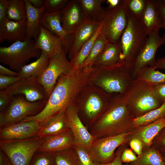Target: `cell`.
Returning <instances> with one entry per match:
<instances>
[{"label": "cell", "mask_w": 165, "mask_h": 165, "mask_svg": "<svg viewBox=\"0 0 165 165\" xmlns=\"http://www.w3.org/2000/svg\"><path fill=\"white\" fill-rule=\"evenodd\" d=\"M29 165H56L54 154L45 152L35 153Z\"/></svg>", "instance_id": "74e56055"}, {"label": "cell", "mask_w": 165, "mask_h": 165, "mask_svg": "<svg viewBox=\"0 0 165 165\" xmlns=\"http://www.w3.org/2000/svg\"><path fill=\"white\" fill-rule=\"evenodd\" d=\"M35 41L36 48L49 58L64 49L60 38L41 24L39 33Z\"/></svg>", "instance_id": "ffe728a7"}, {"label": "cell", "mask_w": 165, "mask_h": 165, "mask_svg": "<svg viewBox=\"0 0 165 165\" xmlns=\"http://www.w3.org/2000/svg\"><path fill=\"white\" fill-rule=\"evenodd\" d=\"M152 147L159 151L165 148V127L159 133L154 140Z\"/></svg>", "instance_id": "ee69618b"}, {"label": "cell", "mask_w": 165, "mask_h": 165, "mask_svg": "<svg viewBox=\"0 0 165 165\" xmlns=\"http://www.w3.org/2000/svg\"><path fill=\"white\" fill-rule=\"evenodd\" d=\"M26 38V20L14 21L7 19L0 26V43L5 40L14 42Z\"/></svg>", "instance_id": "7402d4cb"}, {"label": "cell", "mask_w": 165, "mask_h": 165, "mask_svg": "<svg viewBox=\"0 0 165 165\" xmlns=\"http://www.w3.org/2000/svg\"><path fill=\"white\" fill-rule=\"evenodd\" d=\"M132 131L96 138L88 150L94 161L102 163L112 161L115 156V150L127 141Z\"/></svg>", "instance_id": "30bf717a"}, {"label": "cell", "mask_w": 165, "mask_h": 165, "mask_svg": "<svg viewBox=\"0 0 165 165\" xmlns=\"http://www.w3.org/2000/svg\"><path fill=\"white\" fill-rule=\"evenodd\" d=\"M135 118L120 94L113 96L90 133L96 138L132 131Z\"/></svg>", "instance_id": "7a4b0ae2"}, {"label": "cell", "mask_w": 165, "mask_h": 165, "mask_svg": "<svg viewBox=\"0 0 165 165\" xmlns=\"http://www.w3.org/2000/svg\"><path fill=\"white\" fill-rule=\"evenodd\" d=\"M123 147L118 149L114 159L111 162L107 163H102L95 162V165H122V161L121 159L122 153L124 150Z\"/></svg>", "instance_id": "681fc988"}, {"label": "cell", "mask_w": 165, "mask_h": 165, "mask_svg": "<svg viewBox=\"0 0 165 165\" xmlns=\"http://www.w3.org/2000/svg\"><path fill=\"white\" fill-rule=\"evenodd\" d=\"M155 2L161 20V28L165 30V0H155Z\"/></svg>", "instance_id": "c3c4849f"}, {"label": "cell", "mask_w": 165, "mask_h": 165, "mask_svg": "<svg viewBox=\"0 0 165 165\" xmlns=\"http://www.w3.org/2000/svg\"><path fill=\"white\" fill-rule=\"evenodd\" d=\"M101 23L94 35L81 47L75 57L70 61L74 69L82 68L84 63L88 55L95 40L101 34Z\"/></svg>", "instance_id": "d6a6232c"}, {"label": "cell", "mask_w": 165, "mask_h": 165, "mask_svg": "<svg viewBox=\"0 0 165 165\" xmlns=\"http://www.w3.org/2000/svg\"><path fill=\"white\" fill-rule=\"evenodd\" d=\"M108 41L102 34L97 38L85 60L82 68L94 67L96 61L103 52Z\"/></svg>", "instance_id": "4dcf8cb0"}, {"label": "cell", "mask_w": 165, "mask_h": 165, "mask_svg": "<svg viewBox=\"0 0 165 165\" xmlns=\"http://www.w3.org/2000/svg\"><path fill=\"white\" fill-rule=\"evenodd\" d=\"M133 79L131 64L120 62L110 66L94 67L90 82L108 93L122 94Z\"/></svg>", "instance_id": "3957f363"}, {"label": "cell", "mask_w": 165, "mask_h": 165, "mask_svg": "<svg viewBox=\"0 0 165 165\" xmlns=\"http://www.w3.org/2000/svg\"><path fill=\"white\" fill-rule=\"evenodd\" d=\"M24 0L26 10V38L35 40L40 32V20L45 8L44 6L36 8L28 0Z\"/></svg>", "instance_id": "484cf974"}, {"label": "cell", "mask_w": 165, "mask_h": 165, "mask_svg": "<svg viewBox=\"0 0 165 165\" xmlns=\"http://www.w3.org/2000/svg\"><path fill=\"white\" fill-rule=\"evenodd\" d=\"M8 0H0V26L7 19Z\"/></svg>", "instance_id": "7dc6e473"}, {"label": "cell", "mask_w": 165, "mask_h": 165, "mask_svg": "<svg viewBox=\"0 0 165 165\" xmlns=\"http://www.w3.org/2000/svg\"><path fill=\"white\" fill-rule=\"evenodd\" d=\"M127 0H122L117 7L106 9L101 22V33L109 42L118 43L127 23Z\"/></svg>", "instance_id": "9c48e42d"}, {"label": "cell", "mask_w": 165, "mask_h": 165, "mask_svg": "<svg viewBox=\"0 0 165 165\" xmlns=\"http://www.w3.org/2000/svg\"><path fill=\"white\" fill-rule=\"evenodd\" d=\"M160 151L162 155L165 156V148L160 149Z\"/></svg>", "instance_id": "6f0895ef"}, {"label": "cell", "mask_w": 165, "mask_h": 165, "mask_svg": "<svg viewBox=\"0 0 165 165\" xmlns=\"http://www.w3.org/2000/svg\"><path fill=\"white\" fill-rule=\"evenodd\" d=\"M68 0H43L45 13L61 11L68 3Z\"/></svg>", "instance_id": "ab89813d"}, {"label": "cell", "mask_w": 165, "mask_h": 165, "mask_svg": "<svg viewBox=\"0 0 165 165\" xmlns=\"http://www.w3.org/2000/svg\"><path fill=\"white\" fill-rule=\"evenodd\" d=\"M165 117V102L159 107L145 114L134 118L133 121L134 129L144 126Z\"/></svg>", "instance_id": "1f68e13d"}, {"label": "cell", "mask_w": 165, "mask_h": 165, "mask_svg": "<svg viewBox=\"0 0 165 165\" xmlns=\"http://www.w3.org/2000/svg\"><path fill=\"white\" fill-rule=\"evenodd\" d=\"M120 94L135 118L161 105L155 94L153 86L139 79H133Z\"/></svg>", "instance_id": "277c9868"}, {"label": "cell", "mask_w": 165, "mask_h": 165, "mask_svg": "<svg viewBox=\"0 0 165 165\" xmlns=\"http://www.w3.org/2000/svg\"><path fill=\"white\" fill-rule=\"evenodd\" d=\"M40 24L61 39L64 49L67 53L71 46L72 34H68L61 24V11L52 13H45L42 16Z\"/></svg>", "instance_id": "ac0fdd59"}, {"label": "cell", "mask_w": 165, "mask_h": 165, "mask_svg": "<svg viewBox=\"0 0 165 165\" xmlns=\"http://www.w3.org/2000/svg\"><path fill=\"white\" fill-rule=\"evenodd\" d=\"M6 155L4 152L0 150V165H5Z\"/></svg>", "instance_id": "11a10c76"}, {"label": "cell", "mask_w": 165, "mask_h": 165, "mask_svg": "<svg viewBox=\"0 0 165 165\" xmlns=\"http://www.w3.org/2000/svg\"><path fill=\"white\" fill-rule=\"evenodd\" d=\"M164 127L165 117L147 125L134 128L128 140L133 138L139 139L142 143L143 150L146 149L151 147L155 138Z\"/></svg>", "instance_id": "44dd1931"}, {"label": "cell", "mask_w": 165, "mask_h": 165, "mask_svg": "<svg viewBox=\"0 0 165 165\" xmlns=\"http://www.w3.org/2000/svg\"><path fill=\"white\" fill-rule=\"evenodd\" d=\"M28 1L34 7L41 8L44 6L43 0H28Z\"/></svg>", "instance_id": "db71d44e"}, {"label": "cell", "mask_w": 165, "mask_h": 165, "mask_svg": "<svg viewBox=\"0 0 165 165\" xmlns=\"http://www.w3.org/2000/svg\"><path fill=\"white\" fill-rule=\"evenodd\" d=\"M49 62L50 58L41 51L40 56L36 61L25 65L21 68L18 72V76L21 78L38 77L46 70Z\"/></svg>", "instance_id": "83f0119b"}, {"label": "cell", "mask_w": 165, "mask_h": 165, "mask_svg": "<svg viewBox=\"0 0 165 165\" xmlns=\"http://www.w3.org/2000/svg\"><path fill=\"white\" fill-rule=\"evenodd\" d=\"M13 97L5 90H0V112L5 110L10 104Z\"/></svg>", "instance_id": "7bdbcfd3"}, {"label": "cell", "mask_w": 165, "mask_h": 165, "mask_svg": "<svg viewBox=\"0 0 165 165\" xmlns=\"http://www.w3.org/2000/svg\"><path fill=\"white\" fill-rule=\"evenodd\" d=\"M120 54L119 42L114 43L108 41L94 67L110 66L120 62Z\"/></svg>", "instance_id": "f1b7e54d"}, {"label": "cell", "mask_w": 165, "mask_h": 165, "mask_svg": "<svg viewBox=\"0 0 165 165\" xmlns=\"http://www.w3.org/2000/svg\"><path fill=\"white\" fill-rule=\"evenodd\" d=\"M42 126L36 120L19 122L0 128V140H19L37 136Z\"/></svg>", "instance_id": "9a60e30c"}, {"label": "cell", "mask_w": 165, "mask_h": 165, "mask_svg": "<svg viewBox=\"0 0 165 165\" xmlns=\"http://www.w3.org/2000/svg\"><path fill=\"white\" fill-rule=\"evenodd\" d=\"M5 165H12L10 161L6 156Z\"/></svg>", "instance_id": "9f6ffc18"}, {"label": "cell", "mask_w": 165, "mask_h": 165, "mask_svg": "<svg viewBox=\"0 0 165 165\" xmlns=\"http://www.w3.org/2000/svg\"><path fill=\"white\" fill-rule=\"evenodd\" d=\"M155 69H165V57L161 58H158L156 60L153 66Z\"/></svg>", "instance_id": "816d5d0a"}, {"label": "cell", "mask_w": 165, "mask_h": 165, "mask_svg": "<svg viewBox=\"0 0 165 165\" xmlns=\"http://www.w3.org/2000/svg\"><path fill=\"white\" fill-rule=\"evenodd\" d=\"M62 25L68 34L72 35L82 24L84 18L77 0H70L61 10Z\"/></svg>", "instance_id": "e0dca14e"}, {"label": "cell", "mask_w": 165, "mask_h": 165, "mask_svg": "<svg viewBox=\"0 0 165 165\" xmlns=\"http://www.w3.org/2000/svg\"><path fill=\"white\" fill-rule=\"evenodd\" d=\"M159 31H155L148 35L145 43L132 64L131 73L133 79L142 69L154 66L158 49L165 44V34L161 36Z\"/></svg>", "instance_id": "7c38bea8"}, {"label": "cell", "mask_w": 165, "mask_h": 165, "mask_svg": "<svg viewBox=\"0 0 165 165\" xmlns=\"http://www.w3.org/2000/svg\"><path fill=\"white\" fill-rule=\"evenodd\" d=\"M147 37L140 20L128 12L127 24L119 41L120 62L131 64Z\"/></svg>", "instance_id": "5b68a950"}, {"label": "cell", "mask_w": 165, "mask_h": 165, "mask_svg": "<svg viewBox=\"0 0 165 165\" xmlns=\"http://www.w3.org/2000/svg\"><path fill=\"white\" fill-rule=\"evenodd\" d=\"M67 53L63 49L50 58L49 65L38 80L49 97L59 78L73 69L72 64L68 59Z\"/></svg>", "instance_id": "8fae6325"}, {"label": "cell", "mask_w": 165, "mask_h": 165, "mask_svg": "<svg viewBox=\"0 0 165 165\" xmlns=\"http://www.w3.org/2000/svg\"><path fill=\"white\" fill-rule=\"evenodd\" d=\"M4 90L11 97L22 95L31 102L47 100L49 97L36 77L21 78Z\"/></svg>", "instance_id": "4fadbf2b"}, {"label": "cell", "mask_w": 165, "mask_h": 165, "mask_svg": "<svg viewBox=\"0 0 165 165\" xmlns=\"http://www.w3.org/2000/svg\"><path fill=\"white\" fill-rule=\"evenodd\" d=\"M7 19L14 21L26 20L24 0H8Z\"/></svg>", "instance_id": "836d02e7"}, {"label": "cell", "mask_w": 165, "mask_h": 165, "mask_svg": "<svg viewBox=\"0 0 165 165\" xmlns=\"http://www.w3.org/2000/svg\"><path fill=\"white\" fill-rule=\"evenodd\" d=\"M129 145L132 149L137 155L141 154L143 150V147L141 141L138 138H133L130 139Z\"/></svg>", "instance_id": "f6af8a7d"}, {"label": "cell", "mask_w": 165, "mask_h": 165, "mask_svg": "<svg viewBox=\"0 0 165 165\" xmlns=\"http://www.w3.org/2000/svg\"><path fill=\"white\" fill-rule=\"evenodd\" d=\"M84 19L101 22L105 13L102 6L105 0H77Z\"/></svg>", "instance_id": "4316f807"}, {"label": "cell", "mask_w": 165, "mask_h": 165, "mask_svg": "<svg viewBox=\"0 0 165 165\" xmlns=\"http://www.w3.org/2000/svg\"><path fill=\"white\" fill-rule=\"evenodd\" d=\"M113 94L105 91L100 96L96 93H90L86 98L84 110L86 116L90 119H93L107 108L113 97Z\"/></svg>", "instance_id": "603a6c76"}, {"label": "cell", "mask_w": 165, "mask_h": 165, "mask_svg": "<svg viewBox=\"0 0 165 165\" xmlns=\"http://www.w3.org/2000/svg\"><path fill=\"white\" fill-rule=\"evenodd\" d=\"M147 0H127L128 12L136 18L140 19L145 9Z\"/></svg>", "instance_id": "f35d334b"}, {"label": "cell", "mask_w": 165, "mask_h": 165, "mask_svg": "<svg viewBox=\"0 0 165 165\" xmlns=\"http://www.w3.org/2000/svg\"><path fill=\"white\" fill-rule=\"evenodd\" d=\"M106 1L108 5L107 9H111L118 6L121 3L122 0H107Z\"/></svg>", "instance_id": "f5cc1de1"}, {"label": "cell", "mask_w": 165, "mask_h": 165, "mask_svg": "<svg viewBox=\"0 0 165 165\" xmlns=\"http://www.w3.org/2000/svg\"><path fill=\"white\" fill-rule=\"evenodd\" d=\"M0 74L9 76H19L18 72L9 69L1 64H0Z\"/></svg>", "instance_id": "f907efd6"}, {"label": "cell", "mask_w": 165, "mask_h": 165, "mask_svg": "<svg viewBox=\"0 0 165 165\" xmlns=\"http://www.w3.org/2000/svg\"><path fill=\"white\" fill-rule=\"evenodd\" d=\"M75 141L70 130L44 139L37 152L51 153L72 148Z\"/></svg>", "instance_id": "d6986e66"}, {"label": "cell", "mask_w": 165, "mask_h": 165, "mask_svg": "<svg viewBox=\"0 0 165 165\" xmlns=\"http://www.w3.org/2000/svg\"><path fill=\"white\" fill-rule=\"evenodd\" d=\"M47 100L31 102L22 95L13 96L7 108L0 112V128L18 123L28 117L39 113Z\"/></svg>", "instance_id": "ba28073f"}, {"label": "cell", "mask_w": 165, "mask_h": 165, "mask_svg": "<svg viewBox=\"0 0 165 165\" xmlns=\"http://www.w3.org/2000/svg\"><path fill=\"white\" fill-rule=\"evenodd\" d=\"M137 156L131 149L126 148L124 149L121 154V159L123 162L129 163L135 161Z\"/></svg>", "instance_id": "bcb514c9"}, {"label": "cell", "mask_w": 165, "mask_h": 165, "mask_svg": "<svg viewBox=\"0 0 165 165\" xmlns=\"http://www.w3.org/2000/svg\"><path fill=\"white\" fill-rule=\"evenodd\" d=\"M65 113L68 124L73 135L75 143L88 150L95 138L82 123L74 105L68 107L65 110Z\"/></svg>", "instance_id": "5bb4252c"}, {"label": "cell", "mask_w": 165, "mask_h": 165, "mask_svg": "<svg viewBox=\"0 0 165 165\" xmlns=\"http://www.w3.org/2000/svg\"><path fill=\"white\" fill-rule=\"evenodd\" d=\"M132 165H165L160 151L153 147L143 150Z\"/></svg>", "instance_id": "f546056e"}, {"label": "cell", "mask_w": 165, "mask_h": 165, "mask_svg": "<svg viewBox=\"0 0 165 165\" xmlns=\"http://www.w3.org/2000/svg\"><path fill=\"white\" fill-rule=\"evenodd\" d=\"M70 149L53 153L56 165H77L75 153Z\"/></svg>", "instance_id": "8d00e7d4"}, {"label": "cell", "mask_w": 165, "mask_h": 165, "mask_svg": "<svg viewBox=\"0 0 165 165\" xmlns=\"http://www.w3.org/2000/svg\"><path fill=\"white\" fill-rule=\"evenodd\" d=\"M21 79L19 76H9L0 74V90H5Z\"/></svg>", "instance_id": "60d3db41"}, {"label": "cell", "mask_w": 165, "mask_h": 165, "mask_svg": "<svg viewBox=\"0 0 165 165\" xmlns=\"http://www.w3.org/2000/svg\"><path fill=\"white\" fill-rule=\"evenodd\" d=\"M125 165H132L131 164H126Z\"/></svg>", "instance_id": "91938a15"}, {"label": "cell", "mask_w": 165, "mask_h": 165, "mask_svg": "<svg viewBox=\"0 0 165 165\" xmlns=\"http://www.w3.org/2000/svg\"><path fill=\"white\" fill-rule=\"evenodd\" d=\"M41 51L36 48L35 40L26 38L0 47V62L18 72L32 58H38Z\"/></svg>", "instance_id": "8992f818"}, {"label": "cell", "mask_w": 165, "mask_h": 165, "mask_svg": "<svg viewBox=\"0 0 165 165\" xmlns=\"http://www.w3.org/2000/svg\"><path fill=\"white\" fill-rule=\"evenodd\" d=\"M153 87L155 94L161 105L165 102V83L156 85Z\"/></svg>", "instance_id": "b9f144b4"}, {"label": "cell", "mask_w": 165, "mask_h": 165, "mask_svg": "<svg viewBox=\"0 0 165 165\" xmlns=\"http://www.w3.org/2000/svg\"><path fill=\"white\" fill-rule=\"evenodd\" d=\"M43 140L37 136L23 139L0 140V150L12 165H29Z\"/></svg>", "instance_id": "52a82bcc"}, {"label": "cell", "mask_w": 165, "mask_h": 165, "mask_svg": "<svg viewBox=\"0 0 165 165\" xmlns=\"http://www.w3.org/2000/svg\"><path fill=\"white\" fill-rule=\"evenodd\" d=\"M72 148L74 151L77 165H95V162L86 148L75 143Z\"/></svg>", "instance_id": "d590c367"}, {"label": "cell", "mask_w": 165, "mask_h": 165, "mask_svg": "<svg viewBox=\"0 0 165 165\" xmlns=\"http://www.w3.org/2000/svg\"><path fill=\"white\" fill-rule=\"evenodd\" d=\"M93 69V67L73 69L69 73L61 75L43 109L37 115L26 118L20 122L36 120L42 125L50 118L74 105L80 92L89 83Z\"/></svg>", "instance_id": "6da1fadb"}, {"label": "cell", "mask_w": 165, "mask_h": 165, "mask_svg": "<svg viewBox=\"0 0 165 165\" xmlns=\"http://www.w3.org/2000/svg\"><path fill=\"white\" fill-rule=\"evenodd\" d=\"M65 111L50 118L42 125L37 136L44 139L69 130Z\"/></svg>", "instance_id": "d4e9b609"}, {"label": "cell", "mask_w": 165, "mask_h": 165, "mask_svg": "<svg viewBox=\"0 0 165 165\" xmlns=\"http://www.w3.org/2000/svg\"><path fill=\"white\" fill-rule=\"evenodd\" d=\"M162 157H163V160H164V161L165 162V156L162 155Z\"/></svg>", "instance_id": "680465c9"}, {"label": "cell", "mask_w": 165, "mask_h": 165, "mask_svg": "<svg viewBox=\"0 0 165 165\" xmlns=\"http://www.w3.org/2000/svg\"><path fill=\"white\" fill-rule=\"evenodd\" d=\"M101 22L84 19L82 24L72 34V44L67 53L70 61L75 57L83 46L94 35Z\"/></svg>", "instance_id": "2e32d148"}, {"label": "cell", "mask_w": 165, "mask_h": 165, "mask_svg": "<svg viewBox=\"0 0 165 165\" xmlns=\"http://www.w3.org/2000/svg\"><path fill=\"white\" fill-rule=\"evenodd\" d=\"M135 79H139L152 85L165 83V73L150 67L144 68L138 73Z\"/></svg>", "instance_id": "e575fe53"}, {"label": "cell", "mask_w": 165, "mask_h": 165, "mask_svg": "<svg viewBox=\"0 0 165 165\" xmlns=\"http://www.w3.org/2000/svg\"><path fill=\"white\" fill-rule=\"evenodd\" d=\"M139 20L148 35L161 28V20L155 0H147Z\"/></svg>", "instance_id": "cb8c5ba5"}]
</instances>
